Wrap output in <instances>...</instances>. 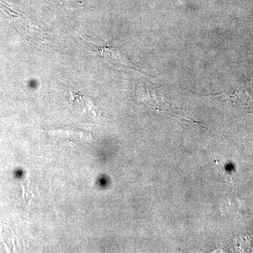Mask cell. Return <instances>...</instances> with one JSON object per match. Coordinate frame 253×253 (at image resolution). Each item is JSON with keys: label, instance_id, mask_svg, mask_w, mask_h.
Instances as JSON below:
<instances>
[{"label": "cell", "instance_id": "cell-1", "mask_svg": "<svg viewBox=\"0 0 253 253\" xmlns=\"http://www.w3.org/2000/svg\"><path fill=\"white\" fill-rule=\"evenodd\" d=\"M51 137L57 138L68 139L72 141H86L92 140V137L89 132L83 131H72V130H56L47 132Z\"/></svg>", "mask_w": 253, "mask_h": 253}, {"label": "cell", "instance_id": "cell-2", "mask_svg": "<svg viewBox=\"0 0 253 253\" xmlns=\"http://www.w3.org/2000/svg\"><path fill=\"white\" fill-rule=\"evenodd\" d=\"M72 99H76L84 107V112L90 114L91 116L96 117L98 115V110L96 106L94 105V102L89 99L87 96L83 95L80 93H76L74 95L73 92H71Z\"/></svg>", "mask_w": 253, "mask_h": 253}]
</instances>
